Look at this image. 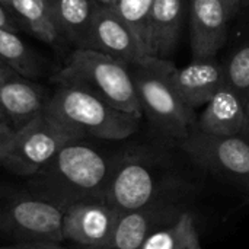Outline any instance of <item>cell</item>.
I'll return each mask as SVG.
<instances>
[{"instance_id": "cell-1", "label": "cell", "mask_w": 249, "mask_h": 249, "mask_svg": "<svg viewBox=\"0 0 249 249\" xmlns=\"http://www.w3.org/2000/svg\"><path fill=\"white\" fill-rule=\"evenodd\" d=\"M114 162L95 147L74 140L36 174L28 177V190L35 197L58 207L89 200H105Z\"/></svg>"}, {"instance_id": "cell-2", "label": "cell", "mask_w": 249, "mask_h": 249, "mask_svg": "<svg viewBox=\"0 0 249 249\" xmlns=\"http://www.w3.org/2000/svg\"><path fill=\"white\" fill-rule=\"evenodd\" d=\"M42 111L76 133L101 140H124L136 134L142 118L120 111L95 93L73 85H58Z\"/></svg>"}, {"instance_id": "cell-3", "label": "cell", "mask_w": 249, "mask_h": 249, "mask_svg": "<svg viewBox=\"0 0 249 249\" xmlns=\"http://www.w3.org/2000/svg\"><path fill=\"white\" fill-rule=\"evenodd\" d=\"M58 85L83 88L114 108L143 118L130 64L92 48H76L55 74Z\"/></svg>"}, {"instance_id": "cell-4", "label": "cell", "mask_w": 249, "mask_h": 249, "mask_svg": "<svg viewBox=\"0 0 249 249\" xmlns=\"http://www.w3.org/2000/svg\"><path fill=\"white\" fill-rule=\"evenodd\" d=\"M168 58L147 55L130 64L143 117L166 139L182 142L196 128V112L184 104L166 79Z\"/></svg>"}, {"instance_id": "cell-5", "label": "cell", "mask_w": 249, "mask_h": 249, "mask_svg": "<svg viewBox=\"0 0 249 249\" xmlns=\"http://www.w3.org/2000/svg\"><path fill=\"white\" fill-rule=\"evenodd\" d=\"M0 235L16 242L61 244L63 212L29 191L0 190Z\"/></svg>"}, {"instance_id": "cell-6", "label": "cell", "mask_w": 249, "mask_h": 249, "mask_svg": "<svg viewBox=\"0 0 249 249\" xmlns=\"http://www.w3.org/2000/svg\"><path fill=\"white\" fill-rule=\"evenodd\" d=\"M82 140L44 111L15 130L12 149L3 168L19 177H31L44 168L67 143Z\"/></svg>"}, {"instance_id": "cell-7", "label": "cell", "mask_w": 249, "mask_h": 249, "mask_svg": "<svg viewBox=\"0 0 249 249\" xmlns=\"http://www.w3.org/2000/svg\"><path fill=\"white\" fill-rule=\"evenodd\" d=\"M178 146L201 168L249 194V137L212 136L193 130Z\"/></svg>"}, {"instance_id": "cell-8", "label": "cell", "mask_w": 249, "mask_h": 249, "mask_svg": "<svg viewBox=\"0 0 249 249\" xmlns=\"http://www.w3.org/2000/svg\"><path fill=\"white\" fill-rule=\"evenodd\" d=\"M158 194L159 178L149 158L125 155L114 162L105 200L118 213L155 204Z\"/></svg>"}, {"instance_id": "cell-9", "label": "cell", "mask_w": 249, "mask_h": 249, "mask_svg": "<svg viewBox=\"0 0 249 249\" xmlns=\"http://www.w3.org/2000/svg\"><path fill=\"white\" fill-rule=\"evenodd\" d=\"M83 48L112 55L127 64L143 61L149 54L130 26L111 4L99 3Z\"/></svg>"}, {"instance_id": "cell-10", "label": "cell", "mask_w": 249, "mask_h": 249, "mask_svg": "<svg viewBox=\"0 0 249 249\" xmlns=\"http://www.w3.org/2000/svg\"><path fill=\"white\" fill-rule=\"evenodd\" d=\"M118 216L107 200L76 203L63 212V239L73 245H108Z\"/></svg>"}, {"instance_id": "cell-11", "label": "cell", "mask_w": 249, "mask_h": 249, "mask_svg": "<svg viewBox=\"0 0 249 249\" xmlns=\"http://www.w3.org/2000/svg\"><path fill=\"white\" fill-rule=\"evenodd\" d=\"M190 42L193 60L213 58L228 39L233 19L225 0H190Z\"/></svg>"}, {"instance_id": "cell-12", "label": "cell", "mask_w": 249, "mask_h": 249, "mask_svg": "<svg viewBox=\"0 0 249 249\" xmlns=\"http://www.w3.org/2000/svg\"><path fill=\"white\" fill-rule=\"evenodd\" d=\"M166 79L184 104L196 111L204 107L225 85L223 63L213 57L193 60L184 67H177L169 60Z\"/></svg>"}, {"instance_id": "cell-13", "label": "cell", "mask_w": 249, "mask_h": 249, "mask_svg": "<svg viewBox=\"0 0 249 249\" xmlns=\"http://www.w3.org/2000/svg\"><path fill=\"white\" fill-rule=\"evenodd\" d=\"M45 101L35 83L0 60V108L13 130L39 114Z\"/></svg>"}, {"instance_id": "cell-14", "label": "cell", "mask_w": 249, "mask_h": 249, "mask_svg": "<svg viewBox=\"0 0 249 249\" xmlns=\"http://www.w3.org/2000/svg\"><path fill=\"white\" fill-rule=\"evenodd\" d=\"M181 213L182 210L177 207L159 203L120 213L108 245L120 249H142L153 232L172 223Z\"/></svg>"}, {"instance_id": "cell-15", "label": "cell", "mask_w": 249, "mask_h": 249, "mask_svg": "<svg viewBox=\"0 0 249 249\" xmlns=\"http://www.w3.org/2000/svg\"><path fill=\"white\" fill-rule=\"evenodd\" d=\"M196 130L212 136H245L247 121L244 98L226 83L204 105L196 121Z\"/></svg>"}, {"instance_id": "cell-16", "label": "cell", "mask_w": 249, "mask_h": 249, "mask_svg": "<svg viewBox=\"0 0 249 249\" xmlns=\"http://www.w3.org/2000/svg\"><path fill=\"white\" fill-rule=\"evenodd\" d=\"M190 0H155L146 34L147 54L168 58L181 36Z\"/></svg>"}, {"instance_id": "cell-17", "label": "cell", "mask_w": 249, "mask_h": 249, "mask_svg": "<svg viewBox=\"0 0 249 249\" xmlns=\"http://www.w3.org/2000/svg\"><path fill=\"white\" fill-rule=\"evenodd\" d=\"M98 6V0H57L53 13L63 38H69L77 48H83Z\"/></svg>"}, {"instance_id": "cell-18", "label": "cell", "mask_w": 249, "mask_h": 249, "mask_svg": "<svg viewBox=\"0 0 249 249\" xmlns=\"http://www.w3.org/2000/svg\"><path fill=\"white\" fill-rule=\"evenodd\" d=\"M9 10L19 26L28 29L38 39L54 44L63 38L53 9L45 0H10Z\"/></svg>"}, {"instance_id": "cell-19", "label": "cell", "mask_w": 249, "mask_h": 249, "mask_svg": "<svg viewBox=\"0 0 249 249\" xmlns=\"http://www.w3.org/2000/svg\"><path fill=\"white\" fill-rule=\"evenodd\" d=\"M142 249H203L194 214L182 212L172 223L153 232Z\"/></svg>"}, {"instance_id": "cell-20", "label": "cell", "mask_w": 249, "mask_h": 249, "mask_svg": "<svg viewBox=\"0 0 249 249\" xmlns=\"http://www.w3.org/2000/svg\"><path fill=\"white\" fill-rule=\"evenodd\" d=\"M0 60L26 77L38 74L36 61L18 32L0 28Z\"/></svg>"}, {"instance_id": "cell-21", "label": "cell", "mask_w": 249, "mask_h": 249, "mask_svg": "<svg viewBox=\"0 0 249 249\" xmlns=\"http://www.w3.org/2000/svg\"><path fill=\"white\" fill-rule=\"evenodd\" d=\"M153 3L155 0H115V3L111 4L117 12V15L136 34V36L140 39L144 48H146L147 23H149Z\"/></svg>"}, {"instance_id": "cell-22", "label": "cell", "mask_w": 249, "mask_h": 249, "mask_svg": "<svg viewBox=\"0 0 249 249\" xmlns=\"http://www.w3.org/2000/svg\"><path fill=\"white\" fill-rule=\"evenodd\" d=\"M225 83L245 96L249 90V39L241 44L223 63Z\"/></svg>"}, {"instance_id": "cell-23", "label": "cell", "mask_w": 249, "mask_h": 249, "mask_svg": "<svg viewBox=\"0 0 249 249\" xmlns=\"http://www.w3.org/2000/svg\"><path fill=\"white\" fill-rule=\"evenodd\" d=\"M13 139H15V130L10 125H3L0 127V166H3L12 144H13Z\"/></svg>"}, {"instance_id": "cell-24", "label": "cell", "mask_w": 249, "mask_h": 249, "mask_svg": "<svg viewBox=\"0 0 249 249\" xmlns=\"http://www.w3.org/2000/svg\"><path fill=\"white\" fill-rule=\"evenodd\" d=\"M0 249H70L55 242H16L9 247H0Z\"/></svg>"}, {"instance_id": "cell-25", "label": "cell", "mask_w": 249, "mask_h": 249, "mask_svg": "<svg viewBox=\"0 0 249 249\" xmlns=\"http://www.w3.org/2000/svg\"><path fill=\"white\" fill-rule=\"evenodd\" d=\"M0 28L4 29H10L13 32H18L20 29L18 20L15 19V16L12 15V12L0 1Z\"/></svg>"}, {"instance_id": "cell-26", "label": "cell", "mask_w": 249, "mask_h": 249, "mask_svg": "<svg viewBox=\"0 0 249 249\" xmlns=\"http://www.w3.org/2000/svg\"><path fill=\"white\" fill-rule=\"evenodd\" d=\"M225 1H226L228 7H229V10H231L232 18H235V16L239 13V10L242 9V3H244V0H225Z\"/></svg>"}, {"instance_id": "cell-27", "label": "cell", "mask_w": 249, "mask_h": 249, "mask_svg": "<svg viewBox=\"0 0 249 249\" xmlns=\"http://www.w3.org/2000/svg\"><path fill=\"white\" fill-rule=\"evenodd\" d=\"M244 111H245V121H247V137H249V90L244 96Z\"/></svg>"}, {"instance_id": "cell-28", "label": "cell", "mask_w": 249, "mask_h": 249, "mask_svg": "<svg viewBox=\"0 0 249 249\" xmlns=\"http://www.w3.org/2000/svg\"><path fill=\"white\" fill-rule=\"evenodd\" d=\"M70 249H120L112 247V245H90V247H86V245H73Z\"/></svg>"}, {"instance_id": "cell-29", "label": "cell", "mask_w": 249, "mask_h": 249, "mask_svg": "<svg viewBox=\"0 0 249 249\" xmlns=\"http://www.w3.org/2000/svg\"><path fill=\"white\" fill-rule=\"evenodd\" d=\"M99 3H104V4H114L115 0H98Z\"/></svg>"}, {"instance_id": "cell-30", "label": "cell", "mask_w": 249, "mask_h": 249, "mask_svg": "<svg viewBox=\"0 0 249 249\" xmlns=\"http://www.w3.org/2000/svg\"><path fill=\"white\" fill-rule=\"evenodd\" d=\"M0 120H1L3 123H6V124H7V121H6V118H4V115H3V111H1V108H0Z\"/></svg>"}, {"instance_id": "cell-31", "label": "cell", "mask_w": 249, "mask_h": 249, "mask_svg": "<svg viewBox=\"0 0 249 249\" xmlns=\"http://www.w3.org/2000/svg\"><path fill=\"white\" fill-rule=\"evenodd\" d=\"M45 1H47V3H48V4H50V7H51V9H53V6H54V3H55V1H57V0H45Z\"/></svg>"}, {"instance_id": "cell-32", "label": "cell", "mask_w": 249, "mask_h": 249, "mask_svg": "<svg viewBox=\"0 0 249 249\" xmlns=\"http://www.w3.org/2000/svg\"><path fill=\"white\" fill-rule=\"evenodd\" d=\"M0 1H1V3H3L6 7H7V9H9V3H10V0H0Z\"/></svg>"}, {"instance_id": "cell-33", "label": "cell", "mask_w": 249, "mask_h": 249, "mask_svg": "<svg viewBox=\"0 0 249 249\" xmlns=\"http://www.w3.org/2000/svg\"><path fill=\"white\" fill-rule=\"evenodd\" d=\"M244 6H249V0H244V3H242V7Z\"/></svg>"}, {"instance_id": "cell-34", "label": "cell", "mask_w": 249, "mask_h": 249, "mask_svg": "<svg viewBox=\"0 0 249 249\" xmlns=\"http://www.w3.org/2000/svg\"><path fill=\"white\" fill-rule=\"evenodd\" d=\"M3 125H6V123H3V121L0 120V127H3ZM7 125H9V124H7Z\"/></svg>"}]
</instances>
